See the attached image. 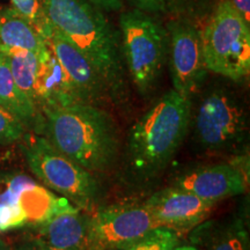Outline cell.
Listing matches in <instances>:
<instances>
[{"label": "cell", "mask_w": 250, "mask_h": 250, "mask_svg": "<svg viewBox=\"0 0 250 250\" xmlns=\"http://www.w3.org/2000/svg\"><path fill=\"white\" fill-rule=\"evenodd\" d=\"M167 34L174 90L191 99L208 71L203 58L201 30L189 19L175 18L168 23Z\"/></svg>", "instance_id": "cell-9"}, {"label": "cell", "mask_w": 250, "mask_h": 250, "mask_svg": "<svg viewBox=\"0 0 250 250\" xmlns=\"http://www.w3.org/2000/svg\"><path fill=\"white\" fill-rule=\"evenodd\" d=\"M144 204L158 227L169 228L176 233L198 226L214 208L212 203L175 187L155 192Z\"/></svg>", "instance_id": "cell-11"}, {"label": "cell", "mask_w": 250, "mask_h": 250, "mask_svg": "<svg viewBox=\"0 0 250 250\" xmlns=\"http://www.w3.org/2000/svg\"><path fill=\"white\" fill-rule=\"evenodd\" d=\"M191 99L169 90L138 121L129 134L127 156L134 174L152 177L169 164L186 138Z\"/></svg>", "instance_id": "cell-3"}, {"label": "cell", "mask_w": 250, "mask_h": 250, "mask_svg": "<svg viewBox=\"0 0 250 250\" xmlns=\"http://www.w3.org/2000/svg\"><path fill=\"white\" fill-rule=\"evenodd\" d=\"M164 2L167 14L191 20L204 14L211 6L212 0H164Z\"/></svg>", "instance_id": "cell-23"}, {"label": "cell", "mask_w": 250, "mask_h": 250, "mask_svg": "<svg viewBox=\"0 0 250 250\" xmlns=\"http://www.w3.org/2000/svg\"><path fill=\"white\" fill-rule=\"evenodd\" d=\"M14 250H46L45 247L42 245L37 237H33V239L28 240L19 245Z\"/></svg>", "instance_id": "cell-28"}, {"label": "cell", "mask_w": 250, "mask_h": 250, "mask_svg": "<svg viewBox=\"0 0 250 250\" xmlns=\"http://www.w3.org/2000/svg\"><path fill=\"white\" fill-rule=\"evenodd\" d=\"M23 138L27 164L37 179L80 208L92 204L99 189L94 174L58 151L41 134H23Z\"/></svg>", "instance_id": "cell-6"}, {"label": "cell", "mask_w": 250, "mask_h": 250, "mask_svg": "<svg viewBox=\"0 0 250 250\" xmlns=\"http://www.w3.org/2000/svg\"><path fill=\"white\" fill-rule=\"evenodd\" d=\"M177 246L179 233L169 228L156 227L125 250H175Z\"/></svg>", "instance_id": "cell-21"}, {"label": "cell", "mask_w": 250, "mask_h": 250, "mask_svg": "<svg viewBox=\"0 0 250 250\" xmlns=\"http://www.w3.org/2000/svg\"><path fill=\"white\" fill-rule=\"evenodd\" d=\"M76 101L81 102L57 58L49 48L48 54L41 58L36 76L35 105L37 111L45 105L65 104Z\"/></svg>", "instance_id": "cell-14"}, {"label": "cell", "mask_w": 250, "mask_h": 250, "mask_svg": "<svg viewBox=\"0 0 250 250\" xmlns=\"http://www.w3.org/2000/svg\"><path fill=\"white\" fill-rule=\"evenodd\" d=\"M7 50H27L41 58L49 51L44 37L13 7L0 11V51Z\"/></svg>", "instance_id": "cell-15"}, {"label": "cell", "mask_w": 250, "mask_h": 250, "mask_svg": "<svg viewBox=\"0 0 250 250\" xmlns=\"http://www.w3.org/2000/svg\"><path fill=\"white\" fill-rule=\"evenodd\" d=\"M2 52L7 57L9 67L19 89L35 105V83L41 57L27 50H7Z\"/></svg>", "instance_id": "cell-19"}, {"label": "cell", "mask_w": 250, "mask_h": 250, "mask_svg": "<svg viewBox=\"0 0 250 250\" xmlns=\"http://www.w3.org/2000/svg\"><path fill=\"white\" fill-rule=\"evenodd\" d=\"M202 51L208 71L233 81L250 72V27L229 0H221L201 30Z\"/></svg>", "instance_id": "cell-4"}, {"label": "cell", "mask_w": 250, "mask_h": 250, "mask_svg": "<svg viewBox=\"0 0 250 250\" xmlns=\"http://www.w3.org/2000/svg\"><path fill=\"white\" fill-rule=\"evenodd\" d=\"M24 125L15 115L0 105V142L13 143L24 134Z\"/></svg>", "instance_id": "cell-24"}, {"label": "cell", "mask_w": 250, "mask_h": 250, "mask_svg": "<svg viewBox=\"0 0 250 250\" xmlns=\"http://www.w3.org/2000/svg\"><path fill=\"white\" fill-rule=\"evenodd\" d=\"M156 227L145 204L108 206L89 217L87 250H125Z\"/></svg>", "instance_id": "cell-8"}, {"label": "cell", "mask_w": 250, "mask_h": 250, "mask_svg": "<svg viewBox=\"0 0 250 250\" xmlns=\"http://www.w3.org/2000/svg\"><path fill=\"white\" fill-rule=\"evenodd\" d=\"M136 9L145 13H166L164 0H129Z\"/></svg>", "instance_id": "cell-25"}, {"label": "cell", "mask_w": 250, "mask_h": 250, "mask_svg": "<svg viewBox=\"0 0 250 250\" xmlns=\"http://www.w3.org/2000/svg\"><path fill=\"white\" fill-rule=\"evenodd\" d=\"M234 7H235L247 22H250V0H229Z\"/></svg>", "instance_id": "cell-27"}, {"label": "cell", "mask_w": 250, "mask_h": 250, "mask_svg": "<svg viewBox=\"0 0 250 250\" xmlns=\"http://www.w3.org/2000/svg\"><path fill=\"white\" fill-rule=\"evenodd\" d=\"M39 112L35 133L42 134L89 173L105 171L116 160L120 147L117 126L99 105L76 101L45 105Z\"/></svg>", "instance_id": "cell-1"}, {"label": "cell", "mask_w": 250, "mask_h": 250, "mask_svg": "<svg viewBox=\"0 0 250 250\" xmlns=\"http://www.w3.org/2000/svg\"><path fill=\"white\" fill-rule=\"evenodd\" d=\"M206 250H250L248 227L242 219L225 225L214 233Z\"/></svg>", "instance_id": "cell-20"}, {"label": "cell", "mask_w": 250, "mask_h": 250, "mask_svg": "<svg viewBox=\"0 0 250 250\" xmlns=\"http://www.w3.org/2000/svg\"><path fill=\"white\" fill-rule=\"evenodd\" d=\"M12 4L15 11L26 18L44 37L50 21L43 11L40 0H12Z\"/></svg>", "instance_id": "cell-22"}, {"label": "cell", "mask_w": 250, "mask_h": 250, "mask_svg": "<svg viewBox=\"0 0 250 250\" xmlns=\"http://www.w3.org/2000/svg\"><path fill=\"white\" fill-rule=\"evenodd\" d=\"M44 39L81 102L98 105L111 95L107 83L89 59L51 22Z\"/></svg>", "instance_id": "cell-10"}, {"label": "cell", "mask_w": 250, "mask_h": 250, "mask_svg": "<svg viewBox=\"0 0 250 250\" xmlns=\"http://www.w3.org/2000/svg\"><path fill=\"white\" fill-rule=\"evenodd\" d=\"M175 250H198V249L192 246H177Z\"/></svg>", "instance_id": "cell-29"}, {"label": "cell", "mask_w": 250, "mask_h": 250, "mask_svg": "<svg viewBox=\"0 0 250 250\" xmlns=\"http://www.w3.org/2000/svg\"><path fill=\"white\" fill-rule=\"evenodd\" d=\"M0 105L15 115L26 126L36 130L40 114L33 102L19 89L9 67L7 57L0 51Z\"/></svg>", "instance_id": "cell-17"}, {"label": "cell", "mask_w": 250, "mask_h": 250, "mask_svg": "<svg viewBox=\"0 0 250 250\" xmlns=\"http://www.w3.org/2000/svg\"><path fill=\"white\" fill-rule=\"evenodd\" d=\"M43 11L65 37L89 59L110 89L123 86L120 33L89 0H40Z\"/></svg>", "instance_id": "cell-2"}, {"label": "cell", "mask_w": 250, "mask_h": 250, "mask_svg": "<svg viewBox=\"0 0 250 250\" xmlns=\"http://www.w3.org/2000/svg\"><path fill=\"white\" fill-rule=\"evenodd\" d=\"M99 8L107 9V11H120L123 7L122 0H89Z\"/></svg>", "instance_id": "cell-26"}, {"label": "cell", "mask_w": 250, "mask_h": 250, "mask_svg": "<svg viewBox=\"0 0 250 250\" xmlns=\"http://www.w3.org/2000/svg\"><path fill=\"white\" fill-rule=\"evenodd\" d=\"M19 203L26 214L28 225L35 226L45 223L52 215L72 208L67 198L56 196L34 181L19 195Z\"/></svg>", "instance_id": "cell-16"}, {"label": "cell", "mask_w": 250, "mask_h": 250, "mask_svg": "<svg viewBox=\"0 0 250 250\" xmlns=\"http://www.w3.org/2000/svg\"><path fill=\"white\" fill-rule=\"evenodd\" d=\"M33 182L26 175H17L9 179L0 192V232L17 229L28 225L26 214L19 203V195Z\"/></svg>", "instance_id": "cell-18"}, {"label": "cell", "mask_w": 250, "mask_h": 250, "mask_svg": "<svg viewBox=\"0 0 250 250\" xmlns=\"http://www.w3.org/2000/svg\"><path fill=\"white\" fill-rule=\"evenodd\" d=\"M247 112L233 94L217 89L206 94L193 121L196 142L208 151L228 148L239 143L247 131Z\"/></svg>", "instance_id": "cell-7"}, {"label": "cell", "mask_w": 250, "mask_h": 250, "mask_svg": "<svg viewBox=\"0 0 250 250\" xmlns=\"http://www.w3.org/2000/svg\"><path fill=\"white\" fill-rule=\"evenodd\" d=\"M89 217L72 206L39 225V235L46 250H87Z\"/></svg>", "instance_id": "cell-13"}, {"label": "cell", "mask_w": 250, "mask_h": 250, "mask_svg": "<svg viewBox=\"0 0 250 250\" xmlns=\"http://www.w3.org/2000/svg\"><path fill=\"white\" fill-rule=\"evenodd\" d=\"M171 187L193 193L203 201L217 204L239 196L248 188V171L235 164L204 166L180 175Z\"/></svg>", "instance_id": "cell-12"}, {"label": "cell", "mask_w": 250, "mask_h": 250, "mask_svg": "<svg viewBox=\"0 0 250 250\" xmlns=\"http://www.w3.org/2000/svg\"><path fill=\"white\" fill-rule=\"evenodd\" d=\"M122 54L133 83L143 95L154 88L164 67L168 34L152 17L139 9L120 19Z\"/></svg>", "instance_id": "cell-5"}]
</instances>
